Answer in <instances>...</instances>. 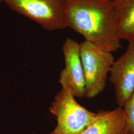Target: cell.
Returning <instances> with one entry per match:
<instances>
[{"label": "cell", "mask_w": 134, "mask_h": 134, "mask_svg": "<svg viewBox=\"0 0 134 134\" xmlns=\"http://www.w3.org/2000/svg\"><path fill=\"white\" fill-rule=\"evenodd\" d=\"M65 24L109 52L122 48L112 0H65Z\"/></svg>", "instance_id": "obj_1"}, {"label": "cell", "mask_w": 134, "mask_h": 134, "mask_svg": "<svg viewBox=\"0 0 134 134\" xmlns=\"http://www.w3.org/2000/svg\"><path fill=\"white\" fill-rule=\"evenodd\" d=\"M49 109L57 121L50 134H81L97 117L96 113L79 104L72 93L63 88L55 97Z\"/></svg>", "instance_id": "obj_2"}, {"label": "cell", "mask_w": 134, "mask_h": 134, "mask_svg": "<svg viewBox=\"0 0 134 134\" xmlns=\"http://www.w3.org/2000/svg\"><path fill=\"white\" fill-rule=\"evenodd\" d=\"M80 57L85 77V97L92 98L104 90L114 58L111 52L86 40L80 44Z\"/></svg>", "instance_id": "obj_3"}, {"label": "cell", "mask_w": 134, "mask_h": 134, "mask_svg": "<svg viewBox=\"0 0 134 134\" xmlns=\"http://www.w3.org/2000/svg\"><path fill=\"white\" fill-rule=\"evenodd\" d=\"M10 9L51 31L66 28L65 0H2Z\"/></svg>", "instance_id": "obj_4"}, {"label": "cell", "mask_w": 134, "mask_h": 134, "mask_svg": "<svg viewBox=\"0 0 134 134\" xmlns=\"http://www.w3.org/2000/svg\"><path fill=\"white\" fill-rule=\"evenodd\" d=\"M65 66L60 74L62 88L70 91L75 97H85V81L80 57V44L67 38L63 46Z\"/></svg>", "instance_id": "obj_5"}, {"label": "cell", "mask_w": 134, "mask_h": 134, "mask_svg": "<svg viewBox=\"0 0 134 134\" xmlns=\"http://www.w3.org/2000/svg\"><path fill=\"white\" fill-rule=\"evenodd\" d=\"M109 72L116 101L123 108L134 91V40L129 42L127 50L114 61Z\"/></svg>", "instance_id": "obj_6"}, {"label": "cell", "mask_w": 134, "mask_h": 134, "mask_svg": "<svg viewBox=\"0 0 134 134\" xmlns=\"http://www.w3.org/2000/svg\"><path fill=\"white\" fill-rule=\"evenodd\" d=\"M96 114V120L81 134H124L127 121L123 108L99 110Z\"/></svg>", "instance_id": "obj_7"}, {"label": "cell", "mask_w": 134, "mask_h": 134, "mask_svg": "<svg viewBox=\"0 0 134 134\" xmlns=\"http://www.w3.org/2000/svg\"><path fill=\"white\" fill-rule=\"evenodd\" d=\"M117 17L119 38L128 42L134 40V0H112Z\"/></svg>", "instance_id": "obj_8"}, {"label": "cell", "mask_w": 134, "mask_h": 134, "mask_svg": "<svg viewBox=\"0 0 134 134\" xmlns=\"http://www.w3.org/2000/svg\"><path fill=\"white\" fill-rule=\"evenodd\" d=\"M126 118L124 134H134V91L123 107Z\"/></svg>", "instance_id": "obj_9"}, {"label": "cell", "mask_w": 134, "mask_h": 134, "mask_svg": "<svg viewBox=\"0 0 134 134\" xmlns=\"http://www.w3.org/2000/svg\"><path fill=\"white\" fill-rule=\"evenodd\" d=\"M2 1H3L2 0H0V4H1V3Z\"/></svg>", "instance_id": "obj_10"}, {"label": "cell", "mask_w": 134, "mask_h": 134, "mask_svg": "<svg viewBox=\"0 0 134 134\" xmlns=\"http://www.w3.org/2000/svg\"></svg>", "instance_id": "obj_11"}]
</instances>
